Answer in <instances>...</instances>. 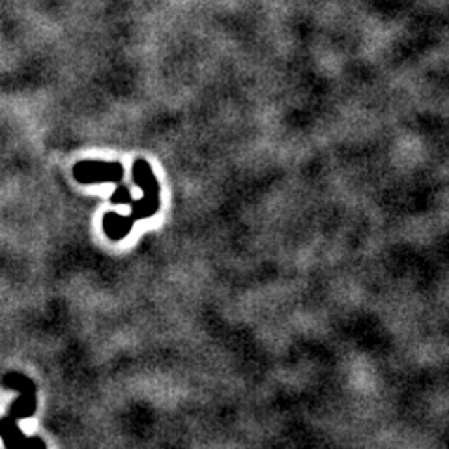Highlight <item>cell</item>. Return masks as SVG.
I'll use <instances>...</instances> for the list:
<instances>
[{
  "instance_id": "cell-2",
  "label": "cell",
  "mask_w": 449,
  "mask_h": 449,
  "mask_svg": "<svg viewBox=\"0 0 449 449\" xmlns=\"http://www.w3.org/2000/svg\"><path fill=\"white\" fill-rule=\"evenodd\" d=\"M75 178L83 183H103L118 182L122 178V165L105 163V161H81L73 171Z\"/></svg>"
},
{
  "instance_id": "cell-3",
  "label": "cell",
  "mask_w": 449,
  "mask_h": 449,
  "mask_svg": "<svg viewBox=\"0 0 449 449\" xmlns=\"http://www.w3.org/2000/svg\"><path fill=\"white\" fill-rule=\"evenodd\" d=\"M134 227V217H126L117 212H109L103 217V228L109 238L112 240H122L126 234Z\"/></svg>"
},
{
  "instance_id": "cell-1",
  "label": "cell",
  "mask_w": 449,
  "mask_h": 449,
  "mask_svg": "<svg viewBox=\"0 0 449 449\" xmlns=\"http://www.w3.org/2000/svg\"><path fill=\"white\" fill-rule=\"evenodd\" d=\"M134 178L143 189V199L131 202L134 206V219H146L152 217L160 208V186L154 176L152 167L145 160H137L134 163Z\"/></svg>"
},
{
  "instance_id": "cell-4",
  "label": "cell",
  "mask_w": 449,
  "mask_h": 449,
  "mask_svg": "<svg viewBox=\"0 0 449 449\" xmlns=\"http://www.w3.org/2000/svg\"><path fill=\"white\" fill-rule=\"evenodd\" d=\"M0 434H2V438H4V442L8 445L27 444V438L22 436L21 429L17 427L11 419H4V422L0 423Z\"/></svg>"
},
{
  "instance_id": "cell-5",
  "label": "cell",
  "mask_w": 449,
  "mask_h": 449,
  "mask_svg": "<svg viewBox=\"0 0 449 449\" xmlns=\"http://www.w3.org/2000/svg\"><path fill=\"white\" fill-rule=\"evenodd\" d=\"M112 202L115 204H129V202H134L131 200V195H129V191L126 188H118L115 193H112Z\"/></svg>"
}]
</instances>
